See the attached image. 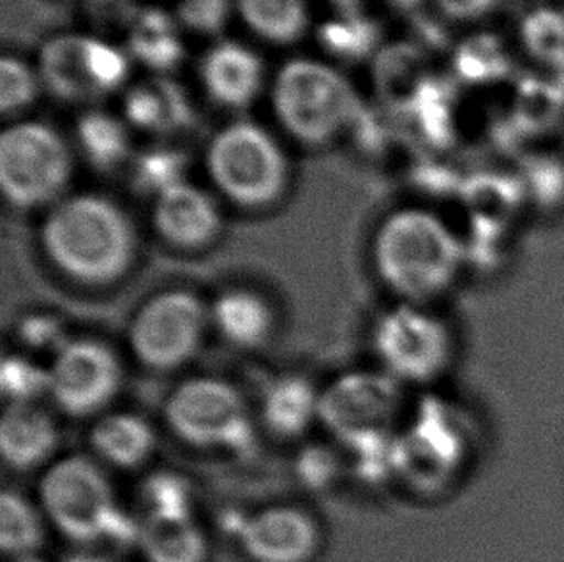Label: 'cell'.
I'll use <instances>...</instances> for the list:
<instances>
[{
	"mask_svg": "<svg viewBox=\"0 0 564 562\" xmlns=\"http://www.w3.org/2000/svg\"><path fill=\"white\" fill-rule=\"evenodd\" d=\"M511 64V53L497 35L466 39L455 51V69L466 84H496L509 76Z\"/></svg>",
	"mask_w": 564,
	"mask_h": 562,
	"instance_id": "26",
	"label": "cell"
},
{
	"mask_svg": "<svg viewBox=\"0 0 564 562\" xmlns=\"http://www.w3.org/2000/svg\"><path fill=\"white\" fill-rule=\"evenodd\" d=\"M380 30L372 20L349 15L344 20L328 22L321 30V41L329 53L344 58H362L375 51Z\"/></svg>",
	"mask_w": 564,
	"mask_h": 562,
	"instance_id": "31",
	"label": "cell"
},
{
	"mask_svg": "<svg viewBox=\"0 0 564 562\" xmlns=\"http://www.w3.org/2000/svg\"><path fill=\"white\" fill-rule=\"evenodd\" d=\"M200 74L214 100L226 107H245L259 93L262 62L245 46L221 43L208 51Z\"/></svg>",
	"mask_w": 564,
	"mask_h": 562,
	"instance_id": "16",
	"label": "cell"
},
{
	"mask_svg": "<svg viewBox=\"0 0 564 562\" xmlns=\"http://www.w3.org/2000/svg\"><path fill=\"white\" fill-rule=\"evenodd\" d=\"M210 320L218 334L239 349L260 347L274 327V314L267 299L249 289L224 291L214 301Z\"/></svg>",
	"mask_w": 564,
	"mask_h": 562,
	"instance_id": "18",
	"label": "cell"
},
{
	"mask_svg": "<svg viewBox=\"0 0 564 562\" xmlns=\"http://www.w3.org/2000/svg\"><path fill=\"white\" fill-rule=\"evenodd\" d=\"M245 22L262 37L293 41L305 30V0H239Z\"/></svg>",
	"mask_w": 564,
	"mask_h": 562,
	"instance_id": "27",
	"label": "cell"
},
{
	"mask_svg": "<svg viewBox=\"0 0 564 562\" xmlns=\"http://www.w3.org/2000/svg\"><path fill=\"white\" fill-rule=\"evenodd\" d=\"M87 61L100 95L116 89L128 76L126 56L99 39H87Z\"/></svg>",
	"mask_w": 564,
	"mask_h": 562,
	"instance_id": "35",
	"label": "cell"
},
{
	"mask_svg": "<svg viewBox=\"0 0 564 562\" xmlns=\"http://www.w3.org/2000/svg\"><path fill=\"white\" fill-rule=\"evenodd\" d=\"M126 116L141 130L172 133L193 122V108L180 85L169 79H151L128 93Z\"/></svg>",
	"mask_w": 564,
	"mask_h": 562,
	"instance_id": "19",
	"label": "cell"
},
{
	"mask_svg": "<svg viewBox=\"0 0 564 562\" xmlns=\"http://www.w3.org/2000/svg\"><path fill=\"white\" fill-rule=\"evenodd\" d=\"M45 538V522L23 495L4 491L0 497V548L12 556L37 553Z\"/></svg>",
	"mask_w": 564,
	"mask_h": 562,
	"instance_id": "25",
	"label": "cell"
},
{
	"mask_svg": "<svg viewBox=\"0 0 564 562\" xmlns=\"http://www.w3.org/2000/svg\"><path fill=\"white\" fill-rule=\"evenodd\" d=\"M372 343L386 374L397 381L435 380L449 366L447 326L420 304L401 303L376 320Z\"/></svg>",
	"mask_w": 564,
	"mask_h": 562,
	"instance_id": "8",
	"label": "cell"
},
{
	"mask_svg": "<svg viewBox=\"0 0 564 562\" xmlns=\"http://www.w3.org/2000/svg\"><path fill=\"white\" fill-rule=\"evenodd\" d=\"M0 391L8 404H35L51 391L48 366L25 355H8L0 366Z\"/></svg>",
	"mask_w": 564,
	"mask_h": 562,
	"instance_id": "30",
	"label": "cell"
},
{
	"mask_svg": "<svg viewBox=\"0 0 564 562\" xmlns=\"http://www.w3.org/2000/svg\"><path fill=\"white\" fill-rule=\"evenodd\" d=\"M397 409L395 378L386 372L344 374L322 391L321 422L347 445L391 430Z\"/></svg>",
	"mask_w": 564,
	"mask_h": 562,
	"instance_id": "11",
	"label": "cell"
},
{
	"mask_svg": "<svg viewBox=\"0 0 564 562\" xmlns=\"http://www.w3.org/2000/svg\"><path fill=\"white\" fill-rule=\"evenodd\" d=\"M10 562H48L43 559V556H39L37 553H31V555H20L12 556Z\"/></svg>",
	"mask_w": 564,
	"mask_h": 562,
	"instance_id": "40",
	"label": "cell"
},
{
	"mask_svg": "<svg viewBox=\"0 0 564 562\" xmlns=\"http://www.w3.org/2000/svg\"><path fill=\"white\" fill-rule=\"evenodd\" d=\"M435 8L451 22H481L496 12L501 0H434Z\"/></svg>",
	"mask_w": 564,
	"mask_h": 562,
	"instance_id": "38",
	"label": "cell"
},
{
	"mask_svg": "<svg viewBox=\"0 0 564 562\" xmlns=\"http://www.w3.org/2000/svg\"><path fill=\"white\" fill-rule=\"evenodd\" d=\"M187 156L174 149H153L139 156L135 162V187L143 193H164L182 182Z\"/></svg>",
	"mask_w": 564,
	"mask_h": 562,
	"instance_id": "32",
	"label": "cell"
},
{
	"mask_svg": "<svg viewBox=\"0 0 564 562\" xmlns=\"http://www.w3.org/2000/svg\"><path fill=\"white\" fill-rule=\"evenodd\" d=\"M376 85L388 105L411 115L420 93L434 77L427 74L426 61L419 46L393 45L381 51L376 61Z\"/></svg>",
	"mask_w": 564,
	"mask_h": 562,
	"instance_id": "21",
	"label": "cell"
},
{
	"mask_svg": "<svg viewBox=\"0 0 564 562\" xmlns=\"http://www.w3.org/2000/svg\"><path fill=\"white\" fill-rule=\"evenodd\" d=\"M210 320L205 303L184 289L151 296L131 320V353L153 370H174L197 355Z\"/></svg>",
	"mask_w": 564,
	"mask_h": 562,
	"instance_id": "7",
	"label": "cell"
},
{
	"mask_svg": "<svg viewBox=\"0 0 564 562\" xmlns=\"http://www.w3.org/2000/svg\"><path fill=\"white\" fill-rule=\"evenodd\" d=\"M177 14L191 30L218 33L228 20L229 0H180Z\"/></svg>",
	"mask_w": 564,
	"mask_h": 562,
	"instance_id": "36",
	"label": "cell"
},
{
	"mask_svg": "<svg viewBox=\"0 0 564 562\" xmlns=\"http://www.w3.org/2000/svg\"><path fill=\"white\" fill-rule=\"evenodd\" d=\"M37 82L30 68L15 58L0 62V108L2 112H14L28 107L35 99Z\"/></svg>",
	"mask_w": 564,
	"mask_h": 562,
	"instance_id": "34",
	"label": "cell"
},
{
	"mask_svg": "<svg viewBox=\"0 0 564 562\" xmlns=\"http://www.w3.org/2000/svg\"><path fill=\"white\" fill-rule=\"evenodd\" d=\"M376 272L403 303L420 304L455 283L465 264V245L445 221L406 208L383 220L372 247Z\"/></svg>",
	"mask_w": 564,
	"mask_h": 562,
	"instance_id": "1",
	"label": "cell"
},
{
	"mask_svg": "<svg viewBox=\"0 0 564 562\" xmlns=\"http://www.w3.org/2000/svg\"><path fill=\"white\" fill-rule=\"evenodd\" d=\"M41 241L54 267L84 285L115 283L135 257V234L128 216L107 198L89 195L56 206Z\"/></svg>",
	"mask_w": 564,
	"mask_h": 562,
	"instance_id": "2",
	"label": "cell"
},
{
	"mask_svg": "<svg viewBox=\"0 0 564 562\" xmlns=\"http://www.w3.org/2000/svg\"><path fill=\"white\" fill-rule=\"evenodd\" d=\"M274 107L305 143H324L357 122L362 108L351 85L321 62H290L275 79Z\"/></svg>",
	"mask_w": 564,
	"mask_h": 562,
	"instance_id": "4",
	"label": "cell"
},
{
	"mask_svg": "<svg viewBox=\"0 0 564 562\" xmlns=\"http://www.w3.org/2000/svg\"><path fill=\"white\" fill-rule=\"evenodd\" d=\"M54 403L74 419L99 414L122 388V363L116 350L91 337H79L64 347L48 366Z\"/></svg>",
	"mask_w": 564,
	"mask_h": 562,
	"instance_id": "10",
	"label": "cell"
},
{
	"mask_svg": "<svg viewBox=\"0 0 564 562\" xmlns=\"http://www.w3.org/2000/svg\"><path fill=\"white\" fill-rule=\"evenodd\" d=\"M139 549L147 562H206L208 540L195 518L141 522Z\"/></svg>",
	"mask_w": 564,
	"mask_h": 562,
	"instance_id": "22",
	"label": "cell"
},
{
	"mask_svg": "<svg viewBox=\"0 0 564 562\" xmlns=\"http://www.w3.org/2000/svg\"><path fill=\"white\" fill-rule=\"evenodd\" d=\"M520 48L540 68L564 72V7H540L522 18Z\"/></svg>",
	"mask_w": 564,
	"mask_h": 562,
	"instance_id": "24",
	"label": "cell"
},
{
	"mask_svg": "<svg viewBox=\"0 0 564 562\" xmlns=\"http://www.w3.org/2000/svg\"><path fill=\"white\" fill-rule=\"evenodd\" d=\"M66 562H112L108 556L93 553V551H77L74 555H69Z\"/></svg>",
	"mask_w": 564,
	"mask_h": 562,
	"instance_id": "39",
	"label": "cell"
},
{
	"mask_svg": "<svg viewBox=\"0 0 564 562\" xmlns=\"http://www.w3.org/2000/svg\"><path fill=\"white\" fill-rule=\"evenodd\" d=\"M563 2H564V0H563Z\"/></svg>",
	"mask_w": 564,
	"mask_h": 562,
	"instance_id": "43",
	"label": "cell"
},
{
	"mask_svg": "<svg viewBox=\"0 0 564 562\" xmlns=\"http://www.w3.org/2000/svg\"><path fill=\"white\" fill-rule=\"evenodd\" d=\"M154 226L169 244L200 249L218 236L220 214L203 191L180 183L156 198Z\"/></svg>",
	"mask_w": 564,
	"mask_h": 562,
	"instance_id": "13",
	"label": "cell"
},
{
	"mask_svg": "<svg viewBox=\"0 0 564 562\" xmlns=\"http://www.w3.org/2000/svg\"><path fill=\"white\" fill-rule=\"evenodd\" d=\"M39 499L51 525L68 540L82 545L139 543L141 525L118 507L107 474L89 456L54 463L39 484Z\"/></svg>",
	"mask_w": 564,
	"mask_h": 562,
	"instance_id": "3",
	"label": "cell"
},
{
	"mask_svg": "<svg viewBox=\"0 0 564 562\" xmlns=\"http://www.w3.org/2000/svg\"><path fill=\"white\" fill-rule=\"evenodd\" d=\"M208 167L216 185L243 206H267L282 195L288 166L280 147L252 123H234L214 139Z\"/></svg>",
	"mask_w": 564,
	"mask_h": 562,
	"instance_id": "6",
	"label": "cell"
},
{
	"mask_svg": "<svg viewBox=\"0 0 564 562\" xmlns=\"http://www.w3.org/2000/svg\"><path fill=\"white\" fill-rule=\"evenodd\" d=\"M397 2H401V4H406V2H412V0H397Z\"/></svg>",
	"mask_w": 564,
	"mask_h": 562,
	"instance_id": "41",
	"label": "cell"
},
{
	"mask_svg": "<svg viewBox=\"0 0 564 562\" xmlns=\"http://www.w3.org/2000/svg\"><path fill=\"white\" fill-rule=\"evenodd\" d=\"M58 445L53 417L37 404H8L0 420V453L8 466L30 471L46 463Z\"/></svg>",
	"mask_w": 564,
	"mask_h": 562,
	"instance_id": "14",
	"label": "cell"
},
{
	"mask_svg": "<svg viewBox=\"0 0 564 562\" xmlns=\"http://www.w3.org/2000/svg\"><path fill=\"white\" fill-rule=\"evenodd\" d=\"M321 397L322 391L305 376H278L262 393V422L278 437H301L321 420Z\"/></svg>",
	"mask_w": 564,
	"mask_h": 562,
	"instance_id": "15",
	"label": "cell"
},
{
	"mask_svg": "<svg viewBox=\"0 0 564 562\" xmlns=\"http://www.w3.org/2000/svg\"><path fill=\"white\" fill-rule=\"evenodd\" d=\"M236 536L252 562H308L321 545L316 520L290 505L252 512L241 520Z\"/></svg>",
	"mask_w": 564,
	"mask_h": 562,
	"instance_id": "12",
	"label": "cell"
},
{
	"mask_svg": "<svg viewBox=\"0 0 564 562\" xmlns=\"http://www.w3.org/2000/svg\"><path fill=\"white\" fill-rule=\"evenodd\" d=\"M18 337L20 342L31 350L37 353H51L53 358L61 353L72 337L66 334V327L61 318L54 314H30L20 322L18 326Z\"/></svg>",
	"mask_w": 564,
	"mask_h": 562,
	"instance_id": "33",
	"label": "cell"
},
{
	"mask_svg": "<svg viewBox=\"0 0 564 562\" xmlns=\"http://www.w3.org/2000/svg\"><path fill=\"white\" fill-rule=\"evenodd\" d=\"M164 417L172 432L193 447L247 455L254 445L249 407L241 393L220 378L205 376L180 383L170 393Z\"/></svg>",
	"mask_w": 564,
	"mask_h": 562,
	"instance_id": "5",
	"label": "cell"
},
{
	"mask_svg": "<svg viewBox=\"0 0 564 562\" xmlns=\"http://www.w3.org/2000/svg\"><path fill=\"white\" fill-rule=\"evenodd\" d=\"M131 53L149 68L172 69L184 58L176 25L162 10H145L130 31Z\"/></svg>",
	"mask_w": 564,
	"mask_h": 562,
	"instance_id": "23",
	"label": "cell"
},
{
	"mask_svg": "<svg viewBox=\"0 0 564 562\" xmlns=\"http://www.w3.org/2000/svg\"><path fill=\"white\" fill-rule=\"evenodd\" d=\"M69 154L51 128L20 123L0 138V185L15 206L45 205L68 182Z\"/></svg>",
	"mask_w": 564,
	"mask_h": 562,
	"instance_id": "9",
	"label": "cell"
},
{
	"mask_svg": "<svg viewBox=\"0 0 564 562\" xmlns=\"http://www.w3.org/2000/svg\"><path fill=\"white\" fill-rule=\"evenodd\" d=\"M41 76L61 99L85 100L100 95L87 61V37L62 35L48 41L41 53Z\"/></svg>",
	"mask_w": 564,
	"mask_h": 562,
	"instance_id": "20",
	"label": "cell"
},
{
	"mask_svg": "<svg viewBox=\"0 0 564 562\" xmlns=\"http://www.w3.org/2000/svg\"><path fill=\"white\" fill-rule=\"evenodd\" d=\"M77 138L93 164L112 167L130 151V139L122 123L102 112H89L77 123Z\"/></svg>",
	"mask_w": 564,
	"mask_h": 562,
	"instance_id": "28",
	"label": "cell"
},
{
	"mask_svg": "<svg viewBox=\"0 0 564 562\" xmlns=\"http://www.w3.org/2000/svg\"><path fill=\"white\" fill-rule=\"evenodd\" d=\"M339 2H344V4H347V2H355V0H339Z\"/></svg>",
	"mask_w": 564,
	"mask_h": 562,
	"instance_id": "42",
	"label": "cell"
},
{
	"mask_svg": "<svg viewBox=\"0 0 564 562\" xmlns=\"http://www.w3.org/2000/svg\"><path fill=\"white\" fill-rule=\"evenodd\" d=\"M91 447L100 461L131 471L153 455L156 435L143 417L133 412H110L93 425Z\"/></svg>",
	"mask_w": 564,
	"mask_h": 562,
	"instance_id": "17",
	"label": "cell"
},
{
	"mask_svg": "<svg viewBox=\"0 0 564 562\" xmlns=\"http://www.w3.org/2000/svg\"><path fill=\"white\" fill-rule=\"evenodd\" d=\"M147 517L153 520L193 518V491L189 482L176 472H156L141 487Z\"/></svg>",
	"mask_w": 564,
	"mask_h": 562,
	"instance_id": "29",
	"label": "cell"
},
{
	"mask_svg": "<svg viewBox=\"0 0 564 562\" xmlns=\"http://www.w3.org/2000/svg\"><path fill=\"white\" fill-rule=\"evenodd\" d=\"M297 474L305 487L311 489L332 486V482L337 476L336 456L328 448H306L305 453L299 456Z\"/></svg>",
	"mask_w": 564,
	"mask_h": 562,
	"instance_id": "37",
	"label": "cell"
}]
</instances>
